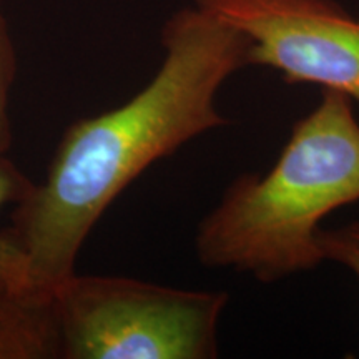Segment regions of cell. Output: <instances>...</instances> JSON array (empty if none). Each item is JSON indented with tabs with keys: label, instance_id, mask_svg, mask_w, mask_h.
Listing matches in <instances>:
<instances>
[{
	"label": "cell",
	"instance_id": "cell-1",
	"mask_svg": "<svg viewBox=\"0 0 359 359\" xmlns=\"http://www.w3.org/2000/svg\"><path fill=\"white\" fill-rule=\"evenodd\" d=\"M161 47L150 82L116 109L72 123L45 178L13 206L6 233L25 251L35 291L50 293L77 271L102 215L145 170L230 125L218 93L250 67L245 35L193 4L165 22Z\"/></svg>",
	"mask_w": 359,
	"mask_h": 359
},
{
	"label": "cell",
	"instance_id": "cell-2",
	"mask_svg": "<svg viewBox=\"0 0 359 359\" xmlns=\"http://www.w3.org/2000/svg\"><path fill=\"white\" fill-rule=\"evenodd\" d=\"M359 201V120L354 102L321 90L291 128L264 173H241L200 219L195 253L206 268L231 269L262 285L314 271L325 263L321 223Z\"/></svg>",
	"mask_w": 359,
	"mask_h": 359
},
{
	"label": "cell",
	"instance_id": "cell-3",
	"mask_svg": "<svg viewBox=\"0 0 359 359\" xmlns=\"http://www.w3.org/2000/svg\"><path fill=\"white\" fill-rule=\"evenodd\" d=\"M60 359H213L230 294L74 271L53 286Z\"/></svg>",
	"mask_w": 359,
	"mask_h": 359
},
{
	"label": "cell",
	"instance_id": "cell-4",
	"mask_svg": "<svg viewBox=\"0 0 359 359\" xmlns=\"http://www.w3.org/2000/svg\"><path fill=\"white\" fill-rule=\"evenodd\" d=\"M243 34L250 65L334 90L359 107V19L336 0H195Z\"/></svg>",
	"mask_w": 359,
	"mask_h": 359
},
{
	"label": "cell",
	"instance_id": "cell-5",
	"mask_svg": "<svg viewBox=\"0 0 359 359\" xmlns=\"http://www.w3.org/2000/svg\"><path fill=\"white\" fill-rule=\"evenodd\" d=\"M0 359H60L52 293H0Z\"/></svg>",
	"mask_w": 359,
	"mask_h": 359
},
{
	"label": "cell",
	"instance_id": "cell-6",
	"mask_svg": "<svg viewBox=\"0 0 359 359\" xmlns=\"http://www.w3.org/2000/svg\"><path fill=\"white\" fill-rule=\"evenodd\" d=\"M35 182L17 167L7 155H0V210L24 201L34 190ZM0 293L32 294L30 264L25 251L6 231L0 233Z\"/></svg>",
	"mask_w": 359,
	"mask_h": 359
},
{
	"label": "cell",
	"instance_id": "cell-7",
	"mask_svg": "<svg viewBox=\"0 0 359 359\" xmlns=\"http://www.w3.org/2000/svg\"><path fill=\"white\" fill-rule=\"evenodd\" d=\"M17 74V53L11 27L0 0V155H7L13 145L11 118V93Z\"/></svg>",
	"mask_w": 359,
	"mask_h": 359
},
{
	"label": "cell",
	"instance_id": "cell-8",
	"mask_svg": "<svg viewBox=\"0 0 359 359\" xmlns=\"http://www.w3.org/2000/svg\"><path fill=\"white\" fill-rule=\"evenodd\" d=\"M320 241L325 262L348 269L359 283V219L334 228H321Z\"/></svg>",
	"mask_w": 359,
	"mask_h": 359
}]
</instances>
